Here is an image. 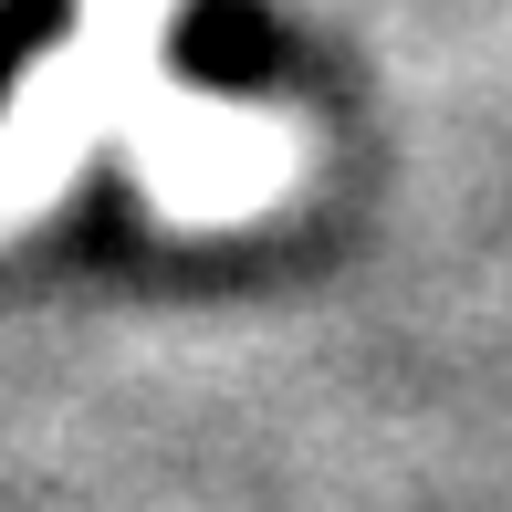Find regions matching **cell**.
I'll return each instance as SVG.
<instances>
[{
	"mask_svg": "<svg viewBox=\"0 0 512 512\" xmlns=\"http://www.w3.org/2000/svg\"><path fill=\"white\" fill-rule=\"evenodd\" d=\"M74 11L84 0H0V105L21 95V74H32L63 32H74Z\"/></svg>",
	"mask_w": 512,
	"mask_h": 512,
	"instance_id": "obj_1",
	"label": "cell"
}]
</instances>
